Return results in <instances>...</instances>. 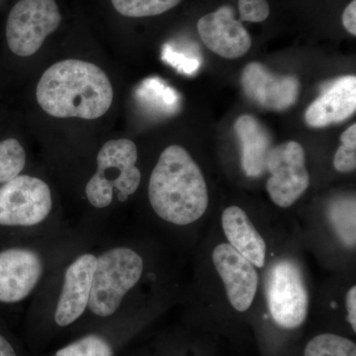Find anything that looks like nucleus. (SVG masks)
I'll use <instances>...</instances> for the list:
<instances>
[{"label": "nucleus", "mask_w": 356, "mask_h": 356, "mask_svg": "<svg viewBox=\"0 0 356 356\" xmlns=\"http://www.w3.org/2000/svg\"><path fill=\"white\" fill-rule=\"evenodd\" d=\"M114 8L126 17L161 15L177 6L182 0H111Z\"/></svg>", "instance_id": "obj_19"}, {"label": "nucleus", "mask_w": 356, "mask_h": 356, "mask_svg": "<svg viewBox=\"0 0 356 356\" xmlns=\"http://www.w3.org/2000/svg\"><path fill=\"white\" fill-rule=\"evenodd\" d=\"M221 225L227 243L234 250L257 268L266 266V241L245 210L236 205L229 206L222 211Z\"/></svg>", "instance_id": "obj_15"}, {"label": "nucleus", "mask_w": 356, "mask_h": 356, "mask_svg": "<svg viewBox=\"0 0 356 356\" xmlns=\"http://www.w3.org/2000/svg\"><path fill=\"white\" fill-rule=\"evenodd\" d=\"M334 168L339 172H355L356 168V149L341 145L334 158Z\"/></svg>", "instance_id": "obj_23"}, {"label": "nucleus", "mask_w": 356, "mask_h": 356, "mask_svg": "<svg viewBox=\"0 0 356 356\" xmlns=\"http://www.w3.org/2000/svg\"><path fill=\"white\" fill-rule=\"evenodd\" d=\"M238 10L243 21L259 23L268 18L270 7L267 0H238Z\"/></svg>", "instance_id": "obj_22"}, {"label": "nucleus", "mask_w": 356, "mask_h": 356, "mask_svg": "<svg viewBox=\"0 0 356 356\" xmlns=\"http://www.w3.org/2000/svg\"><path fill=\"white\" fill-rule=\"evenodd\" d=\"M96 262L95 254H86L67 267L55 312V321L60 327L72 325L88 309Z\"/></svg>", "instance_id": "obj_13"}, {"label": "nucleus", "mask_w": 356, "mask_h": 356, "mask_svg": "<svg viewBox=\"0 0 356 356\" xmlns=\"http://www.w3.org/2000/svg\"><path fill=\"white\" fill-rule=\"evenodd\" d=\"M355 198H343L330 206V224L339 242L355 250L356 243Z\"/></svg>", "instance_id": "obj_17"}, {"label": "nucleus", "mask_w": 356, "mask_h": 356, "mask_svg": "<svg viewBox=\"0 0 356 356\" xmlns=\"http://www.w3.org/2000/svg\"><path fill=\"white\" fill-rule=\"evenodd\" d=\"M147 192L156 214L175 226L198 222L209 207L202 170L191 154L177 145L166 147L159 156Z\"/></svg>", "instance_id": "obj_2"}, {"label": "nucleus", "mask_w": 356, "mask_h": 356, "mask_svg": "<svg viewBox=\"0 0 356 356\" xmlns=\"http://www.w3.org/2000/svg\"><path fill=\"white\" fill-rule=\"evenodd\" d=\"M163 58L178 70L188 74H194L201 65L198 58L186 57L184 54L175 53L170 49H165Z\"/></svg>", "instance_id": "obj_24"}, {"label": "nucleus", "mask_w": 356, "mask_h": 356, "mask_svg": "<svg viewBox=\"0 0 356 356\" xmlns=\"http://www.w3.org/2000/svg\"><path fill=\"white\" fill-rule=\"evenodd\" d=\"M266 297L269 314L278 327L295 330L304 324L308 315V292L295 262L282 259L274 264L269 273Z\"/></svg>", "instance_id": "obj_6"}, {"label": "nucleus", "mask_w": 356, "mask_h": 356, "mask_svg": "<svg viewBox=\"0 0 356 356\" xmlns=\"http://www.w3.org/2000/svg\"><path fill=\"white\" fill-rule=\"evenodd\" d=\"M236 136L242 147V165L250 177H261L266 172V161L270 153V134L252 115H242L236 119Z\"/></svg>", "instance_id": "obj_16"}, {"label": "nucleus", "mask_w": 356, "mask_h": 356, "mask_svg": "<svg viewBox=\"0 0 356 356\" xmlns=\"http://www.w3.org/2000/svg\"><path fill=\"white\" fill-rule=\"evenodd\" d=\"M60 21L55 0H20L7 19V44L15 55L29 57L39 51Z\"/></svg>", "instance_id": "obj_5"}, {"label": "nucleus", "mask_w": 356, "mask_h": 356, "mask_svg": "<svg viewBox=\"0 0 356 356\" xmlns=\"http://www.w3.org/2000/svg\"><path fill=\"white\" fill-rule=\"evenodd\" d=\"M199 36L213 53L225 58H238L250 51L252 38L231 6H222L198 21Z\"/></svg>", "instance_id": "obj_12"}, {"label": "nucleus", "mask_w": 356, "mask_h": 356, "mask_svg": "<svg viewBox=\"0 0 356 356\" xmlns=\"http://www.w3.org/2000/svg\"><path fill=\"white\" fill-rule=\"evenodd\" d=\"M212 262L224 285L229 305L238 313L250 310L259 290V276L257 267L228 243H218L214 248Z\"/></svg>", "instance_id": "obj_9"}, {"label": "nucleus", "mask_w": 356, "mask_h": 356, "mask_svg": "<svg viewBox=\"0 0 356 356\" xmlns=\"http://www.w3.org/2000/svg\"><path fill=\"white\" fill-rule=\"evenodd\" d=\"M138 149L128 139L111 140L105 143L97 154V170L86 187L89 203L96 208H105L117 197L125 202L139 188L140 172L136 166Z\"/></svg>", "instance_id": "obj_3"}, {"label": "nucleus", "mask_w": 356, "mask_h": 356, "mask_svg": "<svg viewBox=\"0 0 356 356\" xmlns=\"http://www.w3.org/2000/svg\"><path fill=\"white\" fill-rule=\"evenodd\" d=\"M43 262L34 250L13 248L0 252V302L17 303L37 286Z\"/></svg>", "instance_id": "obj_11"}, {"label": "nucleus", "mask_w": 356, "mask_h": 356, "mask_svg": "<svg viewBox=\"0 0 356 356\" xmlns=\"http://www.w3.org/2000/svg\"><path fill=\"white\" fill-rule=\"evenodd\" d=\"M144 259L126 247L114 248L97 257L89 310L98 317H110L118 310L124 297L139 283Z\"/></svg>", "instance_id": "obj_4"}, {"label": "nucleus", "mask_w": 356, "mask_h": 356, "mask_svg": "<svg viewBox=\"0 0 356 356\" xmlns=\"http://www.w3.org/2000/svg\"><path fill=\"white\" fill-rule=\"evenodd\" d=\"M0 356H17L10 343L0 334Z\"/></svg>", "instance_id": "obj_28"}, {"label": "nucleus", "mask_w": 356, "mask_h": 356, "mask_svg": "<svg viewBox=\"0 0 356 356\" xmlns=\"http://www.w3.org/2000/svg\"><path fill=\"white\" fill-rule=\"evenodd\" d=\"M37 102L57 118L93 120L108 111L113 88L99 67L81 60H65L49 67L40 79Z\"/></svg>", "instance_id": "obj_1"}, {"label": "nucleus", "mask_w": 356, "mask_h": 356, "mask_svg": "<svg viewBox=\"0 0 356 356\" xmlns=\"http://www.w3.org/2000/svg\"><path fill=\"white\" fill-rule=\"evenodd\" d=\"M346 321L353 332H356V286L353 285L346 294Z\"/></svg>", "instance_id": "obj_25"}, {"label": "nucleus", "mask_w": 356, "mask_h": 356, "mask_svg": "<svg viewBox=\"0 0 356 356\" xmlns=\"http://www.w3.org/2000/svg\"><path fill=\"white\" fill-rule=\"evenodd\" d=\"M241 83L248 99L264 109L283 111L298 99L297 77L273 74L261 63L245 65Z\"/></svg>", "instance_id": "obj_10"}, {"label": "nucleus", "mask_w": 356, "mask_h": 356, "mask_svg": "<svg viewBox=\"0 0 356 356\" xmlns=\"http://www.w3.org/2000/svg\"><path fill=\"white\" fill-rule=\"evenodd\" d=\"M341 145L356 149V125L353 124L350 128L344 131L341 137Z\"/></svg>", "instance_id": "obj_27"}, {"label": "nucleus", "mask_w": 356, "mask_h": 356, "mask_svg": "<svg viewBox=\"0 0 356 356\" xmlns=\"http://www.w3.org/2000/svg\"><path fill=\"white\" fill-rule=\"evenodd\" d=\"M304 356H356V346L339 334H321L306 344Z\"/></svg>", "instance_id": "obj_18"}, {"label": "nucleus", "mask_w": 356, "mask_h": 356, "mask_svg": "<svg viewBox=\"0 0 356 356\" xmlns=\"http://www.w3.org/2000/svg\"><path fill=\"white\" fill-rule=\"evenodd\" d=\"M266 191L276 206L289 208L299 200L310 185L303 147L294 140L273 147L266 161Z\"/></svg>", "instance_id": "obj_8"}, {"label": "nucleus", "mask_w": 356, "mask_h": 356, "mask_svg": "<svg viewBox=\"0 0 356 356\" xmlns=\"http://www.w3.org/2000/svg\"><path fill=\"white\" fill-rule=\"evenodd\" d=\"M343 25L346 31L355 36L356 35V0H353L343 13Z\"/></svg>", "instance_id": "obj_26"}, {"label": "nucleus", "mask_w": 356, "mask_h": 356, "mask_svg": "<svg viewBox=\"0 0 356 356\" xmlns=\"http://www.w3.org/2000/svg\"><path fill=\"white\" fill-rule=\"evenodd\" d=\"M50 187L30 175H18L0 187V226L34 227L50 215Z\"/></svg>", "instance_id": "obj_7"}, {"label": "nucleus", "mask_w": 356, "mask_h": 356, "mask_svg": "<svg viewBox=\"0 0 356 356\" xmlns=\"http://www.w3.org/2000/svg\"><path fill=\"white\" fill-rule=\"evenodd\" d=\"M26 165L24 147L15 139L0 142V184L18 177Z\"/></svg>", "instance_id": "obj_20"}, {"label": "nucleus", "mask_w": 356, "mask_h": 356, "mask_svg": "<svg viewBox=\"0 0 356 356\" xmlns=\"http://www.w3.org/2000/svg\"><path fill=\"white\" fill-rule=\"evenodd\" d=\"M55 356H113V350L104 337L88 334L60 348Z\"/></svg>", "instance_id": "obj_21"}, {"label": "nucleus", "mask_w": 356, "mask_h": 356, "mask_svg": "<svg viewBox=\"0 0 356 356\" xmlns=\"http://www.w3.org/2000/svg\"><path fill=\"white\" fill-rule=\"evenodd\" d=\"M356 110V77H339L325 86L322 95L306 110L310 127L324 128L348 120Z\"/></svg>", "instance_id": "obj_14"}]
</instances>
